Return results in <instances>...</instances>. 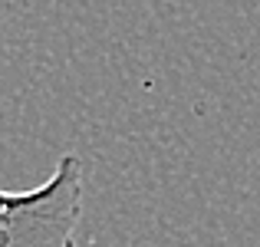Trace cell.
<instances>
[{
    "instance_id": "cell-1",
    "label": "cell",
    "mask_w": 260,
    "mask_h": 247,
    "mask_svg": "<svg viewBox=\"0 0 260 247\" xmlns=\"http://www.w3.org/2000/svg\"><path fill=\"white\" fill-rule=\"evenodd\" d=\"M83 165L63 155L30 191H0V247H79Z\"/></svg>"
}]
</instances>
